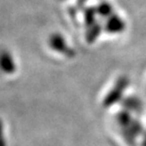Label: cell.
<instances>
[{
  "label": "cell",
  "mask_w": 146,
  "mask_h": 146,
  "mask_svg": "<svg viewBox=\"0 0 146 146\" xmlns=\"http://www.w3.org/2000/svg\"><path fill=\"white\" fill-rule=\"evenodd\" d=\"M17 69V64L11 53L3 49L0 51V71L4 74H12L15 73Z\"/></svg>",
  "instance_id": "obj_1"
},
{
  "label": "cell",
  "mask_w": 146,
  "mask_h": 146,
  "mask_svg": "<svg viewBox=\"0 0 146 146\" xmlns=\"http://www.w3.org/2000/svg\"><path fill=\"white\" fill-rule=\"evenodd\" d=\"M0 146H8V141L5 135L4 123L1 119H0Z\"/></svg>",
  "instance_id": "obj_2"
}]
</instances>
